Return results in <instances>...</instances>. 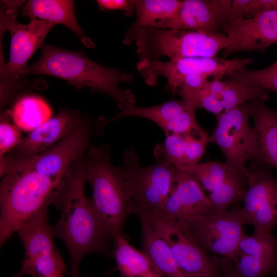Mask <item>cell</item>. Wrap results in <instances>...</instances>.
Here are the masks:
<instances>
[{
    "mask_svg": "<svg viewBox=\"0 0 277 277\" xmlns=\"http://www.w3.org/2000/svg\"><path fill=\"white\" fill-rule=\"evenodd\" d=\"M10 114L15 125L22 130L31 132L52 117V110L41 97L27 95L15 102Z\"/></svg>",
    "mask_w": 277,
    "mask_h": 277,
    "instance_id": "484cf974",
    "label": "cell"
},
{
    "mask_svg": "<svg viewBox=\"0 0 277 277\" xmlns=\"http://www.w3.org/2000/svg\"><path fill=\"white\" fill-rule=\"evenodd\" d=\"M71 276L72 277H82L79 273H73V274H71Z\"/></svg>",
    "mask_w": 277,
    "mask_h": 277,
    "instance_id": "74e56055",
    "label": "cell"
},
{
    "mask_svg": "<svg viewBox=\"0 0 277 277\" xmlns=\"http://www.w3.org/2000/svg\"><path fill=\"white\" fill-rule=\"evenodd\" d=\"M135 43L138 60H170L191 57H215L219 51L233 44L224 33L145 26L130 29L123 41L126 45Z\"/></svg>",
    "mask_w": 277,
    "mask_h": 277,
    "instance_id": "5b68a950",
    "label": "cell"
},
{
    "mask_svg": "<svg viewBox=\"0 0 277 277\" xmlns=\"http://www.w3.org/2000/svg\"><path fill=\"white\" fill-rule=\"evenodd\" d=\"M157 210L168 218L186 221L199 215L216 213L197 180L179 169L168 197L161 209Z\"/></svg>",
    "mask_w": 277,
    "mask_h": 277,
    "instance_id": "ffe728a7",
    "label": "cell"
},
{
    "mask_svg": "<svg viewBox=\"0 0 277 277\" xmlns=\"http://www.w3.org/2000/svg\"><path fill=\"white\" fill-rule=\"evenodd\" d=\"M139 214L145 215L157 234L168 244L187 277H219L216 262L192 236L187 221L168 218L158 210Z\"/></svg>",
    "mask_w": 277,
    "mask_h": 277,
    "instance_id": "30bf717a",
    "label": "cell"
},
{
    "mask_svg": "<svg viewBox=\"0 0 277 277\" xmlns=\"http://www.w3.org/2000/svg\"><path fill=\"white\" fill-rule=\"evenodd\" d=\"M247 185L246 168L243 171H232L221 184L209 192L208 196L216 213L225 212L230 206L243 202Z\"/></svg>",
    "mask_w": 277,
    "mask_h": 277,
    "instance_id": "4316f807",
    "label": "cell"
},
{
    "mask_svg": "<svg viewBox=\"0 0 277 277\" xmlns=\"http://www.w3.org/2000/svg\"><path fill=\"white\" fill-rule=\"evenodd\" d=\"M113 254L121 277H166L147 255L130 245L123 234L114 240Z\"/></svg>",
    "mask_w": 277,
    "mask_h": 277,
    "instance_id": "603a6c76",
    "label": "cell"
},
{
    "mask_svg": "<svg viewBox=\"0 0 277 277\" xmlns=\"http://www.w3.org/2000/svg\"><path fill=\"white\" fill-rule=\"evenodd\" d=\"M63 274H55L51 275L49 276H47L46 277H64Z\"/></svg>",
    "mask_w": 277,
    "mask_h": 277,
    "instance_id": "8d00e7d4",
    "label": "cell"
},
{
    "mask_svg": "<svg viewBox=\"0 0 277 277\" xmlns=\"http://www.w3.org/2000/svg\"><path fill=\"white\" fill-rule=\"evenodd\" d=\"M137 215L142 226V252L150 258L166 277H187L166 242L157 234L144 215Z\"/></svg>",
    "mask_w": 277,
    "mask_h": 277,
    "instance_id": "cb8c5ba5",
    "label": "cell"
},
{
    "mask_svg": "<svg viewBox=\"0 0 277 277\" xmlns=\"http://www.w3.org/2000/svg\"><path fill=\"white\" fill-rule=\"evenodd\" d=\"M231 261L235 277H266L277 273V242L271 233L245 234Z\"/></svg>",
    "mask_w": 277,
    "mask_h": 277,
    "instance_id": "d6986e66",
    "label": "cell"
},
{
    "mask_svg": "<svg viewBox=\"0 0 277 277\" xmlns=\"http://www.w3.org/2000/svg\"><path fill=\"white\" fill-rule=\"evenodd\" d=\"M247 105L253 120L252 130L257 142L254 161L277 169V111L269 108L260 99L250 101Z\"/></svg>",
    "mask_w": 277,
    "mask_h": 277,
    "instance_id": "44dd1931",
    "label": "cell"
},
{
    "mask_svg": "<svg viewBox=\"0 0 277 277\" xmlns=\"http://www.w3.org/2000/svg\"><path fill=\"white\" fill-rule=\"evenodd\" d=\"M216 116V124L209 135V142L220 147L230 168L244 170L247 162L254 161L257 151L256 137L249 124L247 103Z\"/></svg>",
    "mask_w": 277,
    "mask_h": 277,
    "instance_id": "7c38bea8",
    "label": "cell"
},
{
    "mask_svg": "<svg viewBox=\"0 0 277 277\" xmlns=\"http://www.w3.org/2000/svg\"><path fill=\"white\" fill-rule=\"evenodd\" d=\"M204 87L220 101L224 111L251 100L260 99L266 102L269 98L268 90L259 87L244 86L231 80L222 81L214 78L207 81Z\"/></svg>",
    "mask_w": 277,
    "mask_h": 277,
    "instance_id": "d4e9b609",
    "label": "cell"
},
{
    "mask_svg": "<svg viewBox=\"0 0 277 277\" xmlns=\"http://www.w3.org/2000/svg\"><path fill=\"white\" fill-rule=\"evenodd\" d=\"M84 154L67 170L60 209L61 217L52 227L53 234L66 244L71 258V274L79 273L82 259L90 252L110 254L104 233L85 192Z\"/></svg>",
    "mask_w": 277,
    "mask_h": 277,
    "instance_id": "6da1fadb",
    "label": "cell"
},
{
    "mask_svg": "<svg viewBox=\"0 0 277 277\" xmlns=\"http://www.w3.org/2000/svg\"><path fill=\"white\" fill-rule=\"evenodd\" d=\"M180 0H134L136 21L130 29L150 26L174 16L180 8Z\"/></svg>",
    "mask_w": 277,
    "mask_h": 277,
    "instance_id": "83f0119b",
    "label": "cell"
},
{
    "mask_svg": "<svg viewBox=\"0 0 277 277\" xmlns=\"http://www.w3.org/2000/svg\"><path fill=\"white\" fill-rule=\"evenodd\" d=\"M110 154L108 145L89 146L84 165L93 210L106 236L114 240L123 234V224L132 208L123 166H114Z\"/></svg>",
    "mask_w": 277,
    "mask_h": 277,
    "instance_id": "277c9868",
    "label": "cell"
},
{
    "mask_svg": "<svg viewBox=\"0 0 277 277\" xmlns=\"http://www.w3.org/2000/svg\"><path fill=\"white\" fill-rule=\"evenodd\" d=\"M183 134L185 155V165L184 166L199 163L209 142V135L201 128Z\"/></svg>",
    "mask_w": 277,
    "mask_h": 277,
    "instance_id": "4dcf8cb0",
    "label": "cell"
},
{
    "mask_svg": "<svg viewBox=\"0 0 277 277\" xmlns=\"http://www.w3.org/2000/svg\"><path fill=\"white\" fill-rule=\"evenodd\" d=\"M84 118L80 112L60 110L55 115L23 137L18 145L4 156L23 159L44 152L68 136Z\"/></svg>",
    "mask_w": 277,
    "mask_h": 277,
    "instance_id": "ac0fdd59",
    "label": "cell"
},
{
    "mask_svg": "<svg viewBox=\"0 0 277 277\" xmlns=\"http://www.w3.org/2000/svg\"><path fill=\"white\" fill-rule=\"evenodd\" d=\"M21 14L30 21L38 18L55 24H62L72 31L87 48H94L93 42L82 29L76 19L74 1L29 0L23 6Z\"/></svg>",
    "mask_w": 277,
    "mask_h": 277,
    "instance_id": "7402d4cb",
    "label": "cell"
},
{
    "mask_svg": "<svg viewBox=\"0 0 277 277\" xmlns=\"http://www.w3.org/2000/svg\"><path fill=\"white\" fill-rule=\"evenodd\" d=\"M179 95L183 101L195 109L206 110L216 116L224 111L220 101L204 86L201 89Z\"/></svg>",
    "mask_w": 277,
    "mask_h": 277,
    "instance_id": "d6a6232c",
    "label": "cell"
},
{
    "mask_svg": "<svg viewBox=\"0 0 277 277\" xmlns=\"http://www.w3.org/2000/svg\"><path fill=\"white\" fill-rule=\"evenodd\" d=\"M38 60L28 66L22 77L43 74L63 79L77 88L87 87L113 98L117 106L135 105V98L130 89H122L121 83L134 81L132 74L110 68L95 62L81 51H70L44 45Z\"/></svg>",
    "mask_w": 277,
    "mask_h": 277,
    "instance_id": "7a4b0ae2",
    "label": "cell"
},
{
    "mask_svg": "<svg viewBox=\"0 0 277 277\" xmlns=\"http://www.w3.org/2000/svg\"><path fill=\"white\" fill-rule=\"evenodd\" d=\"M251 58L226 60L215 57H191L167 62L138 60L136 68L145 83L155 85L159 77L167 80L165 89L172 94L189 92L202 89L209 77L222 79L246 67Z\"/></svg>",
    "mask_w": 277,
    "mask_h": 277,
    "instance_id": "52a82bcc",
    "label": "cell"
},
{
    "mask_svg": "<svg viewBox=\"0 0 277 277\" xmlns=\"http://www.w3.org/2000/svg\"><path fill=\"white\" fill-rule=\"evenodd\" d=\"M241 207L236 204L225 212L187 221L192 236L204 249L232 260L245 235Z\"/></svg>",
    "mask_w": 277,
    "mask_h": 277,
    "instance_id": "5bb4252c",
    "label": "cell"
},
{
    "mask_svg": "<svg viewBox=\"0 0 277 277\" xmlns=\"http://www.w3.org/2000/svg\"><path fill=\"white\" fill-rule=\"evenodd\" d=\"M124 163L132 213L161 209L174 186L177 168L163 161L142 166L134 148L125 151Z\"/></svg>",
    "mask_w": 277,
    "mask_h": 277,
    "instance_id": "ba28073f",
    "label": "cell"
},
{
    "mask_svg": "<svg viewBox=\"0 0 277 277\" xmlns=\"http://www.w3.org/2000/svg\"><path fill=\"white\" fill-rule=\"evenodd\" d=\"M48 217L47 209L42 210L16 231L23 243L25 256L21 270L12 277H46L66 271V266L54 244L52 227Z\"/></svg>",
    "mask_w": 277,
    "mask_h": 277,
    "instance_id": "8fae6325",
    "label": "cell"
},
{
    "mask_svg": "<svg viewBox=\"0 0 277 277\" xmlns=\"http://www.w3.org/2000/svg\"><path fill=\"white\" fill-rule=\"evenodd\" d=\"M1 31L8 30L11 35L10 58L1 65V107L6 106L17 93L21 85L22 73L27 62L56 24L35 19L24 25L16 19L18 8L25 1H2Z\"/></svg>",
    "mask_w": 277,
    "mask_h": 277,
    "instance_id": "8992f818",
    "label": "cell"
},
{
    "mask_svg": "<svg viewBox=\"0 0 277 277\" xmlns=\"http://www.w3.org/2000/svg\"><path fill=\"white\" fill-rule=\"evenodd\" d=\"M1 178V246L49 205L60 207L65 181L29 170H11Z\"/></svg>",
    "mask_w": 277,
    "mask_h": 277,
    "instance_id": "3957f363",
    "label": "cell"
},
{
    "mask_svg": "<svg viewBox=\"0 0 277 277\" xmlns=\"http://www.w3.org/2000/svg\"><path fill=\"white\" fill-rule=\"evenodd\" d=\"M233 80L247 87H259L277 94V61L269 66L257 70L246 67L228 75Z\"/></svg>",
    "mask_w": 277,
    "mask_h": 277,
    "instance_id": "f546056e",
    "label": "cell"
},
{
    "mask_svg": "<svg viewBox=\"0 0 277 277\" xmlns=\"http://www.w3.org/2000/svg\"><path fill=\"white\" fill-rule=\"evenodd\" d=\"M222 32L233 44L223 50L224 56L240 51L263 52L277 44V10L264 11L249 18H236L227 23Z\"/></svg>",
    "mask_w": 277,
    "mask_h": 277,
    "instance_id": "2e32d148",
    "label": "cell"
},
{
    "mask_svg": "<svg viewBox=\"0 0 277 277\" xmlns=\"http://www.w3.org/2000/svg\"><path fill=\"white\" fill-rule=\"evenodd\" d=\"M192 175L204 190L209 192L221 184L234 170L226 164L207 162L179 168Z\"/></svg>",
    "mask_w": 277,
    "mask_h": 277,
    "instance_id": "f1b7e54d",
    "label": "cell"
},
{
    "mask_svg": "<svg viewBox=\"0 0 277 277\" xmlns=\"http://www.w3.org/2000/svg\"><path fill=\"white\" fill-rule=\"evenodd\" d=\"M10 110L3 111L0 118V157L9 153L19 143L22 138L21 129L10 121Z\"/></svg>",
    "mask_w": 277,
    "mask_h": 277,
    "instance_id": "1f68e13d",
    "label": "cell"
},
{
    "mask_svg": "<svg viewBox=\"0 0 277 277\" xmlns=\"http://www.w3.org/2000/svg\"><path fill=\"white\" fill-rule=\"evenodd\" d=\"M213 259L225 277H235L232 270L233 264L231 262V259L225 257L221 258L215 257Z\"/></svg>",
    "mask_w": 277,
    "mask_h": 277,
    "instance_id": "d590c367",
    "label": "cell"
},
{
    "mask_svg": "<svg viewBox=\"0 0 277 277\" xmlns=\"http://www.w3.org/2000/svg\"><path fill=\"white\" fill-rule=\"evenodd\" d=\"M118 107V113L109 120H105L104 126L121 118L137 116L154 122L165 134H185L201 128L196 121V109L182 100H171L151 107L125 105Z\"/></svg>",
    "mask_w": 277,
    "mask_h": 277,
    "instance_id": "e0dca14e",
    "label": "cell"
},
{
    "mask_svg": "<svg viewBox=\"0 0 277 277\" xmlns=\"http://www.w3.org/2000/svg\"><path fill=\"white\" fill-rule=\"evenodd\" d=\"M96 3L101 11L121 10L127 16L134 13L133 0H97Z\"/></svg>",
    "mask_w": 277,
    "mask_h": 277,
    "instance_id": "836d02e7",
    "label": "cell"
},
{
    "mask_svg": "<svg viewBox=\"0 0 277 277\" xmlns=\"http://www.w3.org/2000/svg\"><path fill=\"white\" fill-rule=\"evenodd\" d=\"M271 168L256 161L246 167L248 185L241 215L244 225H252L255 233L270 234L277 224V180Z\"/></svg>",
    "mask_w": 277,
    "mask_h": 277,
    "instance_id": "4fadbf2b",
    "label": "cell"
},
{
    "mask_svg": "<svg viewBox=\"0 0 277 277\" xmlns=\"http://www.w3.org/2000/svg\"><path fill=\"white\" fill-rule=\"evenodd\" d=\"M101 118L92 121L84 117L81 124L68 136L48 150L35 156L0 160V173L14 170H29L51 177L63 179L72 164L85 153L91 135L98 131Z\"/></svg>",
    "mask_w": 277,
    "mask_h": 277,
    "instance_id": "9c48e42d",
    "label": "cell"
},
{
    "mask_svg": "<svg viewBox=\"0 0 277 277\" xmlns=\"http://www.w3.org/2000/svg\"><path fill=\"white\" fill-rule=\"evenodd\" d=\"M234 18L231 0H184L174 16L150 26L219 33Z\"/></svg>",
    "mask_w": 277,
    "mask_h": 277,
    "instance_id": "9a60e30c",
    "label": "cell"
},
{
    "mask_svg": "<svg viewBox=\"0 0 277 277\" xmlns=\"http://www.w3.org/2000/svg\"><path fill=\"white\" fill-rule=\"evenodd\" d=\"M269 10H277V0H249L245 18H249L258 12Z\"/></svg>",
    "mask_w": 277,
    "mask_h": 277,
    "instance_id": "e575fe53",
    "label": "cell"
}]
</instances>
